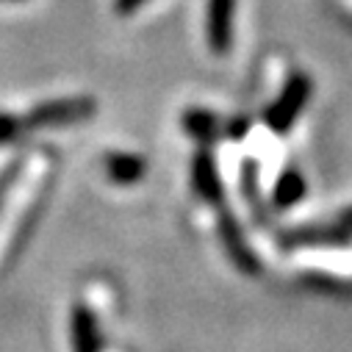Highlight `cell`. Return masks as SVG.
<instances>
[{
  "label": "cell",
  "mask_w": 352,
  "mask_h": 352,
  "mask_svg": "<svg viewBox=\"0 0 352 352\" xmlns=\"http://www.w3.org/2000/svg\"><path fill=\"white\" fill-rule=\"evenodd\" d=\"M95 100L92 98H61V100H47L39 103L36 109L28 111L23 120V128H53V125H72L83 122L95 114Z\"/></svg>",
  "instance_id": "obj_2"
},
{
  "label": "cell",
  "mask_w": 352,
  "mask_h": 352,
  "mask_svg": "<svg viewBox=\"0 0 352 352\" xmlns=\"http://www.w3.org/2000/svg\"><path fill=\"white\" fill-rule=\"evenodd\" d=\"M305 192H308V184H305V178H302V172L292 166V169H286V172L280 175L278 184H275V189H272V208H275V211H289V208H294L297 203H302Z\"/></svg>",
  "instance_id": "obj_9"
},
{
  "label": "cell",
  "mask_w": 352,
  "mask_h": 352,
  "mask_svg": "<svg viewBox=\"0 0 352 352\" xmlns=\"http://www.w3.org/2000/svg\"><path fill=\"white\" fill-rule=\"evenodd\" d=\"M217 230H219V239H222V244H225L228 258L236 263V270L244 272V275H258V272H261V261H258V255L252 252V247L247 244L244 230H241L239 219H236L230 211H219Z\"/></svg>",
  "instance_id": "obj_4"
},
{
  "label": "cell",
  "mask_w": 352,
  "mask_h": 352,
  "mask_svg": "<svg viewBox=\"0 0 352 352\" xmlns=\"http://www.w3.org/2000/svg\"><path fill=\"white\" fill-rule=\"evenodd\" d=\"M247 120H233V122H228V136L230 139H244V133H247Z\"/></svg>",
  "instance_id": "obj_14"
},
{
  "label": "cell",
  "mask_w": 352,
  "mask_h": 352,
  "mask_svg": "<svg viewBox=\"0 0 352 352\" xmlns=\"http://www.w3.org/2000/svg\"><path fill=\"white\" fill-rule=\"evenodd\" d=\"M236 39V0L206 3V42L214 56H228Z\"/></svg>",
  "instance_id": "obj_3"
},
{
  "label": "cell",
  "mask_w": 352,
  "mask_h": 352,
  "mask_svg": "<svg viewBox=\"0 0 352 352\" xmlns=\"http://www.w3.org/2000/svg\"><path fill=\"white\" fill-rule=\"evenodd\" d=\"M69 341L72 352H103V333L98 314L89 305H72L69 311Z\"/></svg>",
  "instance_id": "obj_6"
},
{
  "label": "cell",
  "mask_w": 352,
  "mask_h": 352,
  "mask_svg": "<svg viewBox=\"0 0 352 352\" xmlns=\"http://www.w3.org/2000/svg\"><path fill=\"white\" fill-rule=\"evenodd\" d=\"M241 186H244V195H247V200H250V208L258 211V166H255V161H244ZM258 217H261V211H258Z\"/></svg>",
  "instance_id": "obj_10"
},
{
  "label": "cell",
  "mask_w": 352,
  "mask_h": 352,
  "mask_svg": "<svg viewBox=\"0 0 352 352\" xmlns=\"http://www.w3.org/2000/svg\"><path fill=\"white\" fill-rule=\"evenodd\" d=\"M181 128L192 136V139H197V142H203V144H211V142H217V139H222V122H219V117L214 114V111H208V109H186L184 114H181Z\"/></svg>",
  "instance_id": "obj_8"
},
{
  "label": "cell",
  "mask_w": 352,
  "mask_h": 352,
  "mask_svg": "<svg viewBox=\"0 0 352 352\" xmlns=\"http://www.w3.org/2000/svg\"><path fill=\"white\" fill-rule=\"evenodd\" d=\"M192 189L203 203L211 206L222 203V178L211 147H200L192 158Z\"/></svg>",
  "instance_id": "obj_5"
},
{
  "label": "cell",
  "mask_w": 352,
  "mask_h": 352,
  "mask_svg": "<svg viewBox=\"0 0 352 352\" xmlns=\"http://www.w3.org/2000/svg\"><path fill=\"white\" fill-rule=\"evenodd\" d=\"M103 166L109 181L117 186H133L147 175V161L139 153H109Z\"/></svg>",
  "instance_id": "obj_7"
},
{
  "label": "cell",
  "mask_w": 352,
  "mask_h": 352,
  "mask_svg": "<svg viewBox=\"0 0 352 352\" xmlns=\"http://www.w3.org/2000/svg\"><path fill=\"white\" fill-rule=\"evenodd\" d=\"M144 3H147V0H114V12H117L120 17H128V14L139 12Z\"/></svg>",
  "instance_id": "obj_13"
},
{
  "label": "cell",
  "mask_w": 352,
  "mask_h": 352,
  "mask_svg": "<svg viewBox=\"0 0 352 352\" xmlns=\"http://www.w3.org/2000/svg\"><path fill=\"white\" fill-rule=\"evenodd\" d=\"M14 178H17V166L9 169V172H3V178H0V208H3V203L9 200V192L14 186Z\"/></svg>",
  "instance_id": "obj_12"
},
{
  "label": "cell",
  "mask_w": 352,
  "mask_h": 352,
  "mask_svg": "<svg viewBox=\"0 0 352 352\" xmlns=\"http://www.w3.org/2000/svg\"><path fill=\"white\" fill-rule=\"evenodd\" d=\"M311 92H314V83L305 72H294L286 86H283V92L278 95V100L263 111V122H267L270 131L275 133H289L292 125L300 120L302 109L308 106L311 100Z\"/></svg>",
  "instance_id": "obj_1"
},
{
  "label": "cell",
  "mask_w": 352,
  "mask_h": 352,
  "mask_svg": "<svg viewBox=\"0 0 352 352\" xmlns=\"http://www.w3.org/2000/svg\"><path fill=\"white\" fill-rule=\"evenodd\" d=\"M20 131H23V122L20 120H14L12 114H0V144L14 142L20 136Z\"/></svg>",
  "instance_id": "obj_11"
}]
</instances>
